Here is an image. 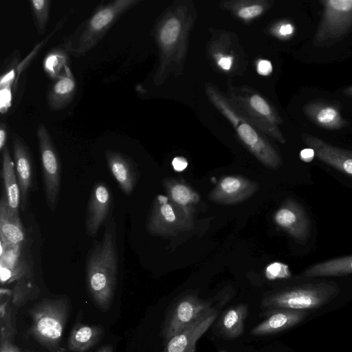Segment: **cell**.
<instances>
[{
	"mask_svg": "<svg viewBox=\"0 0 352 352\" xmlns=\"http://www.w3.org/2000/svg\"><path fill=\"white\" fill-rule=\"evenodd\" d=\"M106 223L101 241L90 250L86 262L87 289L94 302L102 311H107L111 306L118 269L114 217H111Z\"/></svg>",
	"mask_w": 352,
	"mask_h": 352,
	"instance_id": "1",
	"label": "cell"
},
{
	"mask_svg": "<svg viewBox=\"0 0 352 352\" xmlns=\"http://www.w3.org/2000/svg\"><path fill=\"white\" fill-rule=\"evenodd\" d=\"M139 0L101 1L91 14L63 40L66 50L75 58L85 56L104 38L118 20Z\"/></svg>",
	"mask_w": 352,
	"mask_h": 352,
	"instance_id": "2",
	"label": "cell"
},
{
	"mask_svg": "<svg viewBox=\"0 0 352 352\" xmlns=\"http://www.w3.org/2000/svg\"><path fill=\"white\" fill-rule=\"evenodd\" d=\"M28 312L32 319L30 334L49 352H63L60 344L69 313V300L45 298Z\"/></svg>",
	"mask_w": 352,
	"mask_h": 352,
	"instance_id": "3",
	"label": "cell"
},
{
	"mask_svg": "<svg viewBox=\"0 0 352 352\" xmlns=\"http://www.w3.org/2000/svg\"><path fill=\"white\" fill-rule=\"evenodd\" d=\"M67 19V16H64L58 21L50 34L37 43L22 60H20L21 55L18 50L5 60L0 78V111L2 115L11 112L12 107L13 111L16 109L23 94V91L19 87L20 85L24 89L25 85L19 82L22 74H25L41 49L63 27Z\"/></svg>",
	"mask_w": 352,
	"mask_h": 352,
	"instance_id": "4",
	"label": "cell"
},
{
	"mask_svg": "<svg viewBox=\"0 0 352 352\" xmlns=\"http://www.w3.org/2000/svg\"><path fill=\"white\" fill-rule=\"evenodd\" d=\"M339 292V286L333 282L307 283L270 296L264 300L263 305L281 309H311L331 301Z\"/></svg>",
	"mask_w": 352,
	"mask_h": 352,
	"instance_id": "5",
	"label": "cell"
},
{
	"mask_svg": "<svg viewBox=\"0 0 352 352\" xmlns=\"http://www.w3.org/2000/svg\"><path fill=\"white\" fill-rule=\"evenodd\" d=\"M193 224V213L159 195L153 201L146 229L153 235L170 236L190 230Z\"/></svg>",
	"mask_w": 352,
	"mask_h": 352,
	"instance_id": "6",
	"label": "cell"
},
{
	"mask_svg": "<svg viewBox=\"0 0 352 352\" xmlns=\"http://www.w3.org/2000/svg\"><path fill=\"white\" fill-rule=\"evenodd\" d=\"M36 138L41 161L44 192L49 209H56L61 183V163L52 136L44 124L36 128Z\"/></svg>",
	"mask_w": 352,
	"mask_h": 352,
	"instance_id": "7",
	"label": "cell"
},
{
	"mask_svg": "<svg viewBox=\"0 0 352 352\" xmlns=\"http://www.w3.org/2000/svg\"><path fill=\"white\" fill-rule=\"evenodd\" d=\"M323 15L316 33L318 41L341 36L352 25V0L322 1Z\"/></svg>",
	"mask_w": 352,
	"mask_h": 352,
	"instance_id": "8",
	"label": "cell"
},
{
	"mask_svg": "<svg viewBox=\"0 0 352 352\" xmlns=\"http://www.w3.org/2000/svg\"><path fill=\"white\" fill-rule=\"evenodd\" d=\"M210 308V304L194 295L179 299L165 320L162 333L166 340L182 331Z\"/></svg>",
	"mask_w": 352,
	"mask_h": 352,
	"instance_id": "9",
	"label": "cell"
},
{
	"mask_svg": "<svg viewBox=\"0 0 352 352\" xmlns=\"http://www.w3.org/2000/svg\"><path fill=\"white\" fill-rule=\"evenodd\" d=\"M275 223L296 241L302 243L310 236L311 223L303 207L292 199L285 200L274 215Z\"/></svg>",
	"mask_w": 352,
	"mask_h": 352,
	"instance_id": "10",
	"label": "cell"
},
{
	"mask_svg": "<svg viewBox=\"0 0 352 352\" xmlns=\"http://www.w3.org/2000/svg\"><path fill=\"white\" fill-rule=\"evenodd\" d=\"M112 202L111 191L107 184L102 182L94 184L90 192L85 218V231L88 236H97L101 226L110 217Z\"/></svg>",
	"mask_w": 352,
	"mask_h": 352,
	"instance_id": "11",
	"label": "cell"
},
{
	"mask_svg": "<svg viewBox=\"0 0 352 352\" xmlns=\"http://www.w3.org/2000/svg\"><path fill=\"white\" fill-rule=\"evenodd\" d=\"M12 143L14 169L21 192V208L25 210L34 177V163L31 151L23 138L12 131Z\"/></svg>",
	"mask_w": 352,
	"mask_h": 352,
	"instance_id": "12",
	"label": "cell"
},
{
	"mask_svg": "<svg viewBox=\"0 0 352 352\" xmlns=\"http://www.w3.org/2000/svg\"><path fill=\"white\" fill-rule=\"evenodd\" d=\"M258 184L239 175L223 177L209 195L210 199L221 204H234L252 196Z\"/></svg>",
	"mask_w": 352,
	"mask_h": 352,
	"instance_id": "13",
	"label": "cell"
},
{
	"mask_svg": "<svg viewBox=\"0 0 352 352\" xmlns=\"http://www.w3.org/2000/svg\"><path fill=\"white\" fill-rule=\"evenodd\" d=\"M217 316L211 307L196 321L168 341L162 352H195L197 340L207 331Z\"/></svg>",
	"mask_w": 352,
	"mask_h": 352,
	"instance_id": "14",
	"label": "cell"
},
{
	"mask_svg": "<svg viewBox=\"0 0 352 352\" xmlns=\"http://www.w3.org/2000/svg\"><path fill=\"white\" fill-rule=\"evenodd\" d=\"M109 171L125 195H130L136 185L138 173L133 160L129 155L113 150L105 151Z\"/></svg>",
	"mask_w": 352,
	"mask_h": 352,
	"instance_id": "15",
	"label": "cell"
},
{
	"mask_svg": "<svg viewBox=\"0 0 352 352\" xmlns=\"http://www.w3.org/2000/svg\"><path fill=\"white\" fill-rule=\"evenodd\" d=\"M241 140L265 166L277 168L280 164V159L275 150L248 123L240 122L236 126Z\"/></svg>",
	"mask_w": 352,
	"mask_h": 352,
	"instance_id": "16",
	"label": "cell"
},
{
	"mask_svg": "<svg viewBox=\"0 0 352 352\" xmlns=\"http://www.w3.org/2000/svg\"><path fill=\"white\" fill-rule=\"evenodd\" d=\"M302 140L320 160L352 177V158L344 150L309 134H304Z\"/></svg>",
	"mask_w": 352,
	"mask_h": 352,
	"instance_id": "17",
	"label": "cell"
},
{
	"mask_svg": "<svg viewBox=\"0 0 352 352\" xmlns=\"http://www.w3.org/2000/svg\"><path fill=\"white\" fill-rule=\"evenodd\" d=\"M77 90L76 82L67 67L50 85L47 91V103L51 111H60L70 104Z\"/></svg>",
	"mask_w": 352,
	"mask_h": 352,
	"instance_id": "18",
	"label": "cell"
},
{
	"mask_svg": "<svg viewBox=\"0 0 352 352\" xmlns=\"http://www.w3.org/2000/svg\"><path fill=\"white\" fill-rule=\"evenodd\" d=\"M307 314L305 310L280 309L255 327L252 333L264 336L286 330L300 322Z\"/></svg>",
	"mask_w": 352,
	"mask_h": 352,
	"instance_id": "19",
	"label": "cell"
},
{
	"mask_svg": "<svg viewBox=\"0 0 352 352\" xmlns=\"http://www.w3.org/2000/svg\"><path fill=\"white\" fill-rule=\"evenodd\" d=\"M0 235L1 243L11 245H20L25 236L19 216L10 210L4 194L0 202Z\"/></svg>",
	"mask_w": 352,
	"mask_h": 352,
	"instance_id": "20",
	"label": "cell"
},
{
	"mask_svg": "<svg viewBox=\"0 0 352 352\" xmlns=\"http://www.w3.org/2000/svg\"><path fill=\"white\" fill-rule=\"evenodd\" d=\"M2 155V177L4 184V195L9 208L15 214H19L21 203V192L14 169V163L12 160L8 146L3 149Z\"/></svg>",
	"mask_w": 352,
	"mask_h": 352,
	"instance_id": "21",
	"label": "cell"
},
{
	"mask_svg": "<svg viewBox=\"0 0 352 352\" xmlns=\"http://www.w3.org/2000/svg\"><path fill=\"white\" fill-rule=\"evenodd\" d=\"M102 334L100 326L76 324L70 333L68 349L72 352H86L100 340Z\"/></svg>",
	"mask_w": 352,
	"mask_h": 352,
	"instance_id": "22",
	"label": "cell"
},
{
	"mask_svg": "<svg viewBox=\"0 0 352 352\" xmlns=\"http://www.w3.org/2000/svg\"><path fill=\"white\" fill-rule=\"evenodd\" d=\"M307 115L318 126L328 129H338L346 124L340 111L333 105L317 102L305 107Z\"/></svg>",
	"mask_w": 352,
	"mask_h": 352,
	"instance_id": "23",
	"label": "cell"
},
{
	"mask_svg": "<svg viewBox=\"0 0 352 352\" xmlns=\"http://www.w3.org/2000/svg\"><path fill=\"white\" fill-rule=\"evenodd\" d=\"M352 273V255L318 263L307 267L302 274L305 278L338 276Z\"/></svg>",
	"mask_w": 352,
	"mask_h": 352,
	"instance_id": "24",
	"label": "cell"
},
{
	"mask_svg": "<svg viewBox=\"0 0 352 352\" xmlns=\"http://www.w3.org/2000/svg\"><path fill=\"white\" fill-rule=\"evenodd\" d=\"M163 186L170 200L181 208L194 213L195 206L200 199L196 191L188 185L175 179H165Z\"/></svg>",
	"mask_w": 352,
	"mask_h": 352,
	"instance_id": "25",
	"label": "cell"
},
{
	"mask_svg": "<svg viewBox=\"0 0 352 352\" xmlns=\"http://www.w3.org/2000/svg\"><path fill=\"white\" fill-rule=\"evenodd\" d=\"M1 305H0V324L1 340H13L16 336V319L15 314L12 309L13 304L11 300L12 292L8 288L1 289Z\"/></svg>",
	"mask_w": 352,
	"mask_h": 352,
	"instance_id": "26",
	"label": "cell"
},
{
	"mask_svg": "<svg viewBox=\"0 0 352 352\" xmlns=\"http://www.w3.org/2000/svg\"><path fill=\"white\" fill-rule=\"evenodd\" d=\"M248 308L239 305L228 309L222 316L221 324L225 334L230 338L241 336L243 331V322Z\"/></svg>",
	"mask_w": 352,
	"mask_h": 352,
	"instance_id": "27",
	"label": "cell"
},
{
	"mask_svg": "<svg viewBox=\"0 0 352 352\" xmlns=\"http://www.w3.org/2000/svg\"><path fill=\"white\" fill-rule=\"evenodd\" d=\"M51 0H30L29 1L34 23L40 35L45 33L48 23Z\"/></svg>",
	"mask_w": 352,
	"mask_h": 352,
	"instance_id": "28",
	"label": "cell"
},
{
	"mask_svg": "<svg viewBox=\"0 0 352 352\" xmlns=\"http://www.w3.org/2000/svg\"><path fill=\"white\" fill-rule=\"evenodd\" d=\"M66 60V54L63 51L54 50L47 54L45 58L43 68L50 77L54 80L61 75L59 71L62 67H67Z\"/></svg>",
	"mask_w": 352,
	"mask_h": 352,
	"instance_id": "29",
	"label": "cell"
},
{
	"mask_svg": "<svg viewBox=\"0 0 352 352\" xmlns=\"http://www.w3.org/2000/svg\"><path fill=\"white\" fill-rule=\"evenodd\" d=\"M180 32L179 21L175 18L167 20L160 30L159 38L163 46H170L177 39Z\"/></svg>",
	"mask_w": 352,
	"mask_h": 352,
	"instance_id": "30",
	"label": "cell"
},
{
	"mask_svg": "<svg viewBox=\"0 0 352 352\" xmlns=\"http://www.w3.org/2000/svg\"><path fill=\"white\" fill-rule=\"evenodd\" d=\"M265 276L267 278L274 280L276 278H287L290 276V274L286 265L275 262L267 266L265 268Z\"/></svg>",
	"mask_w": 352,
	"mask_h": 352,
	"instance_id": "31",
	"label": "cell"
},
{
	"mask_svg": "<svg viewBox=\"0 0 352 352\" xmlns=\"http://www.w3.org/2000/svg\"><path fill=\"white\" fill-rule=\"evenodd\" d=\"M251 107L258 113L265 116H271L272 111L269 104L260 96L254 95L250 99Z\"/></svg>",
	"mask_w": 352,
	"mask_h": 352,
	"instance_id": "32",
	"label": "cell"
},
{
	"mask_svg": "<svg viewBox=\"0 0 352 352\" xmlns=\"http://www.w3.org/2000/svg\"><path fill=\"white\" fill-rule=\"evenodd\" d=\"M263 8L258 5L244 7L239 11V16L243 19H251L261 14Z\"/></svg>",
	"mask_w": 352,
	"mask_h": 352,
	"instance_id": "33",
	"label": "cell"
},
{
	"mask_svg": "<svg viewBox=\"0 0 352 352\" xmlns=\"http://www.w3.org/2000/svg\"><path fill=\"white\" fill-rule=\"evenodd\" d=\"M0 352H29L21 350L8 340H1Z\"/></svg>",
	"mask_w": 352,
	"mask_h": 352,
	"instance_id": "34",
	"label": "cell"
},
{
	"mask_svg": "<svg viewBox=\"0 0 352 352\" xmlns=\"http://www.w3.org/2000/svg\"><path fill=\"white\" fill-rule=\"evenodd\" d=\"M8 138V125L6 122L0 123V151L2 153L6 148Z\"/></svg>",
	"mask_w": 352,
	"mask_h": 352,
	"instance_id": "35",
	"label": "cell"
},
{
	"mask_svg": "<svg viewBox=\"0 0 352 352\" xmlns=\"http://www.w3.org/2000/svg\"><path fill=\"white\" fill-rule=\"evenodd\" d=\"M172 166L175 170L182 172L188 166V161L184 157H175L172 161Z\"/></svg>",
	"mask_w": 352,
	"mask_h": 352,
	"instance_id": "36",
	"label": "cell"
},
{
	"mask_svg": "<svg viewBox=\"0 0 352 352\" xmlns=\"http://www.w3.org/2000/svg\"><path fill=\"white\" fill-rule=\"evenodd\" d=\"M257 70L261 75H269L272 71V63L267 60H261L258 63Z\"/></svg>",
	"mask_w": 352,
	"mask_h": 352,
	"instance_id": "37",
	"label": "cell"
},
{
	"mask_svg": "<svg viewBox=\"0 0 352 352\" xmlns=\"http://www.w3.org/2000/svg\"><path fill=\"white\" fill-rule=\"evenodd\" d=\"M294 26L290 23H285L279 27L278 32L280 36H287L294 32Z\"/></svg>",
	"mask_w": 352,
	"mask_h": 352,
	"instance_id": "38",
	"label": "cell"
},
{
	"mask_svg": "<svg viewBox=\"0 0 352 352\" xmlns=\"http://www.w3.org/2000/svg\"><path fill=\"white\" fill-rule=\"evenodd\" d=\"M232 56L222 57L218 61V65L223 69L228 70L232 63Z\"/></svg>",
	"mask_w": 352,
	"mask_h": 352,
	"instance_id": "39",
	"label": "cell"
},
{
	"mask_svg": "<svg viewBox=\"0 0 352 352\" xmlns=\"http://www.w3.org/2000/svg\"><path fill=\"white\" fill-rule=\"evenodd\" d=\"M97 352H113V347L110 344H107L101 347Z\"/></svg>",
	"mask_w": 352,
	"mask_h": 352,
	"instance_id": "40",
	"label": "cell"
},
{
	"mask_svg": "<svg viewBox=\"0 0 352 352\" xmlns=\"http://www.w3.org/2000/svg\"><path fill=\"white\" fill-rule=\"evenodd\" d=\"M346 93L347 95H349V96H352V87H349V89H347L346 90Z\"/></svg>",
	"mask_w": 352,
	"mask_h": 352,
	"instance_id": "41",
	"label": "cell"
},
{
	"mask_svg": "<svg viewBox=\"0 0 352 352\" xmlns=\"http://www.w3.org/2000/svg\"><path fill=\"white\" fill-rule=\"evenodd\" d=\"M344 152L349 157L352 158V151H345L344 150Z\"/></svg>",
	"mask_w": 352,
	"mask_h": 352,
	"instance_id": "42",
	"label": "cell"
},
{
	"mask_svg": "<svg viewBox=\"0 0 352 352\" xmlns=\"http://www.w3.org/2000/svg\"><path fill=\"white\" fill-rule=\"evenodd\" d=\"M221 352H226V351H221Z\"/></svg>",
	"mask_w": 352,
	"mask_h": 352,
	"instance_id": "43",
	"label": "cell"
}]
</instances>
